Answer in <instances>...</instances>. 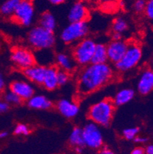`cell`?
I'll return each instance as SVG.
<instances>
[{
    "instance_id": "cell-1",
    "label": "cell",
    "mask_w": 153,
    "mask_h": 154,
    "mask_svg": "<svg viewBox=\"0 0 153 154\" xmlns=\"http://www.w3.org/2000/svg\"><path fill=\"white\" fill-rule=\"evenodd\" d=\"M113 69L108 63L91 64L84 67L77 78V92L87 95L107 85L113 78Z\"/></svg>"
},
{
    "instance_id": "cell-2",
    "label": "cell",
    "mask_w": 153,
    "mask_h": 154,
    "mask_svg": "<svg viewBox=\"0 0 153 154\" xmlns=\"http://www.w3.org/2000/svg\"><path fill=\"white\" fill-rule=\"evenodd\" d=\"M115 107L113 99H103L90 107L88 118L99 127H109L114 116Z\"/></svg>"
},
{
    "instance_id": "cell-3",
    "label": "cell",
    "mask_w": 153,
    "mask_h": 154,
    "mask_svg": "<svg viewBox=\"0 0 153 154\" xmlns=\"http://www.w3.org/2000/svg\"><path fill=\"white\" fill-rule=\"evenodd\" d=\"M28 42L31 47L36 50H47L55 44V36L54 32L38 26L29 31Z\"/></svg>"
},
{
    "instance_id": "cell-4",
    "label": "cell",
    "mask_w": 153,
    "mask_h": 154,
    "mask_svg": "<svg viewBox=\"0 0 153 154\" xmlns=\"http://www.w3.org/2000/svg\"><path fill=\"white\" fill-rule=\"evenodd\" d=\"M96 43L93 39L85 38L74 45L72 50V57L75 63L85 67L92 63Z\"/></svg>"
},
{
    "instance_id": "cell-5",
    "label": "cell",
    "mask_w": 153,
    "mask_h": 154,
    "mask_svg": "<svg viewBox=\"0 0 153 154\" xmlns=\"http://www.w3.org/2000/svg\"><path fill=\"white\" fill-rule=\"evenodd\" d=\"M89 32V26L87 21L70 22L62 30L61 38L65 44H76L87 38Z\"/></svg>"
},
{
    "instance_id": "cell-6",
    "label": "cell",
    "mask_w": 153,
    "mask_h": 154,
    "mask_svg": "<svg viewBox=\"0 0 153 154\" xmlns=\"http://www.w3.org/2000/svg\"><path fill=\"white\" fill-rule=\"evenodd\" d=\"M142 57V48L136 43H129L128 48L120 61L115 64L118 71L126 72L138 65Z\"/></svg>"
},
{
    "instance_id": "cell-7",
    "label": "cell",
    "mask_w": 153,
    "mask_h": 154,
    "mask_svg": "<svg viewBox=\"0 0 153 154\" xmlns=\"http://www.w3.org/2000/svg\"><path fill=\"white\" fill-rule=\"evenodd\" d=\"M82 129L84 146L92 150H99L103 147V136L99 126L90 121Z\"/></svg>"
},
{
    "instance_id": "cell-8",
    "label": "cell",
    "mask_w": 153,
    "mask_h": 154,
    "mask_svg": "<svg viewBox=\"0 0 153 154\" xmlns=\"http://www.w3.org/2000/svg\"><path fill=\"white\" fill-rule=\"evenodd\" d=\"M35 13V11L32 2L22 0L12 17L17 24L24 27H29L33 22Z\"/></svg>"
},
{
    "instance_id": "cell-9",
    "label": "cell",
    "mask_w": 153,
    "mask_h": 154,
    "mask_svg": "<svg viewBox=\"0 0 153 154\" xmlns=\"http://www.w3.org/2000/svg\"><path fill=\"white\" fill-rule=\"evenodd\" d=\"M10 58L15 66L22 70L32 66L36 62L35 57L32 51L24 47L15 48L12 51Z\"/></svg>"
},
{
    "instance_id": "cell-10",
    "label": "cell",
    "mask_w": 153,
    "mask_h": 154,
    "mask_svg": "<svg viewBox=\"0 0 153 154\" xmlns=\"http://www.w3.org/2000/svg\"><path fill=\"white\" fill-rule=\"evenodd\" d=\"M129 43L123 41V39L119 41H111L106 45L108 61L111 63H117L120 61L128 48Z\"/></svg>"
},
{
    "instance_id": "cell-11",
    "label": "cell",
    "mask_w": 153,
    "mask_h": 154,
    "mask_svg": "<svg viewBox=\"0 0 153 154\" xmlns=\"http://www.w3.org/2000/svg\"><path fill=\"white\" fill-rule=\"evenodd\" d=\"M11 91L22 99V100H28L35 94V88L29 82L23 80H17L11 83L9 86Z\"/></svg>"
},
{
    "instance_id": "cell-12",
    "label": "cell",
    "mask_w": 153,
    "mask_h": 154,
    "mask_svg": "<svg viewBox=\"0 0 153 154\" xmlns=\"http://www.w3.org/2000/svg\"><path fill=\"white\" fill-rule=\"evenodd\" d=\"M57 110L63 117L72 119L77 117L80 112L79 105L69 99H61L56 104Z\"/></svg>"
},
{
    "instance_id": "cell-13",
    "label": "cell",
    "mask_w": 153,
    "mask_h": 154,
    "mask_svg": "<svg viewBox=\"0 0 153 154\" xmlns=\"http://www.w3.org/2000/svg\"><path fill=\"white\" fill-rule=\"evenodd\" d=\"M67 17L70 22L87 21L89 18V10L82 1H78L71 6Z\"/></svg>"
},
{
    "instance_id": "cell-14",
    "label": "cell",
    "mask_w": 153,
    "mask_h": 154,
    "mask_svg": "<svg viewBox=\"0 0 153 154\" xmlns=\"http://www.w3.org/2000/svg\"><path fill=\"white\" fill-rule=\"evenodd\" d=\"M137 90L142 95H147L153 91V71L146 69L143 71L137 83Z\"/></svg>"
},
{
    "instance_id": "cell-15",
    "label": "cell",
    "mask_w": 153,
    "mask_h": 154,
    "mask_svg": "<svg viewBox=\"0 0 153 154\" xmlns=\"http://www.w3.org/2000/svg\"><path fill=\"white\" fill-rule=\"evenodd\" d=\"M45 71L46 67L35 64L23 70V74L31 82L42 85Z\"/></svg>"
},
{
    "instance_id": "cell-16",
    "label": "cell",
    "mask_w": 153,
    "mask_h": 154,
    "mask_svg": "<svg viewBox=\"0 0 153 154\" xmlns=\"http://www.w3.org/2000/svg\"><path fill=\"white\" fill-rule=\"evenodd\" d=\"M58 68L56 66H49L46 67L45 75H44V81L42 85L44 86L46 90L47 91H54L58 86L57 82V72H58Z\"/></svg>"
},
{
    "instance_id": "cell-17",
    "label": "cell",
    "mask_w": 153,
    "mask_h": 154,
    "mask_svg": "<svg viewBox=\"0 0 153 154\" xmlns=\"http://www.w3.org/2000/svg\"><path fill=\"white\" fill-rule=\"evenodd\" d=\"M27 101L29 107L34 110H48L52 107V102L44 95L34 94Z\"/></svg>"
},
{
    "instance_id": "cell-18",
    "label": "cell",
    "mask_w": 153,
    "mask_h": 154,
    "mask_svg": "<svg viewBox=\"0 0 153 154\" xmlns=\"http://www.w3.org/2000/svg\"><path fill=\"white\" fill-rule=\"evenodd\" d=\"M135 97V91L132 88H123L115 94L113 99L116 107H120L128 103Z\"/></svg>"
},
{
    "instance_id": "cell-19",
    "label": "cell",
    "mask_w": 153,
    "mask_h": 154,
    "mask_svg": "<svg viewBox=\"0 0 153 154\" xmlns=\"http://www.w3.org/2000/svg\"><path fill=\"white\" fill-rule=\"evenodd\" d=\"M56 63L57 67L61 70L71 72L75 68V61H74L73 57H71L67 53L61 52L56 55Z\"/></svg>"
},
{
    "instance_id": "cell-20",
    "label": "cell",
    "mask_w": 153,
    "mask_h": 154,
    "mask_svg": "<svg viewBox=\"0 0 153 154\" xmlns=\"http://www.w3.org/2000/svg\"><path fill=\"white\" fill-rule=\"evenodd\" d=\"M39 26L50 32H54L57 27V21L52 13L46 11L41 15Z\"/></svg>"
},
{
    "instance_id": "cell-21",
    "label": "cell",
    "mask_w": 153,
    "mask_h": 154,
    "mask_svg": "<svg viewBox=\"0 0 153 154\" xmlns=\"http://www.w3.org/2000/svg\"><path fill=\"white\" fill-rule=\"evenodd\" d=\"M107 61L108 57L106 45L101 43L96 44L94 53L93 55L92 63L93 64H105V63H107Z\"/></svg>"
},
{
    "instance_id": "cell-22",
    "label": "cell",
    "mask_w": 153,
    "mask_h": 154,
    "mask_svg": "<svg viewBox=\"0 0 153 154\" xmlns=\"http://www.w3.org/2000/svg\"><path fill=\"white\" fill-rule=\"evenodd\" d=\"M69 143L73 148L76 147V146L84 147L82 128L79 127H75L73 128L69 136Z\"/></svg>"
},
{
    "instance_id": "cell-23",
    "label": "cell",
    "mask_w": 153,
    "mask_h": 154,
    "mask_svg": "<svg viewBox=\"0 0 153 154\" xmlns=\"http://www.w3.org/2000/svg\"><path fill=\"white\" fill-rule=\"evenodd\" d=\"M22 0H6L0 7V13L5 16L13 15Z\"/></svg>"
},
{
    "instance_id": "cell-24",
    "label": "cell",
    "mask_w": 153,
    "mask_h": 154,
    "mask_svg": "<svg viewBox=\"0 0 153 154\" xmlns=\"http://www.w3.org/2000/svg\"><path fill=\"white\" fill-rule=\"evenodd\" d=\"M128 29V23L123 18L118 17L113 20L112 24V30L113 32L123 33Z\"/></svg>"
},
{
    "instance_id": "cell-25",
    "label": "cell",
    "mask_w": 153,
    "mask_h": 154,
    "mask_svg": "<svg viewBox=\"0 0 153 154\" xmlns=\"http://www.w3.org/2000/svg\"><path fill=\"white\" fill-rule=\"evenodd\" d=\"M4 100H5L6 103H8V104L12 105H19L21 104L22 103L23 100L19 97L17 94H15L14 92L9 91L6 92L4 95Z\"/></svg>"
},
{
    "instance_id": "cell-26",
    "label": "cell",
    "mask_w": 153,
    "mask_h": 154,
    "mask_svg": "<svg viewBox=\"0 0 153 154\" xmlns=\"http://www.w3.org/2000/svg\"><path fill=\"white\" fill-rule=\"evenodd\" d=\"M139 127H130L123 130V136L126 140H133L136 136L139 135Z\"/></svg>"
},
{
    "instance_id": "cell-27",
    "label": "cell",
    "mask_w": 153,
    "mask_h": 154,
    "mask_svg": "<svg viewBox=\"0 0 153 154\" xmlns=\"http://www.w3.org/2000/svg\"><path fill=\"white\" fill-rule=\"evenodd\" d=\"M70 73L67 71H64V70H58L57 72V82H58V86H64L67 85L69 82Z\"/></svg>"
},
{
    "instance_id": "cell-28",
    "label": "cell",
    "mask_w": 153,
    "mask_h": 154,
    "mask_svg": "<svg viewBox=\"0 0 153 154\" xmlns=\"http://www.w3.org/2000/svg\"><path fill=\"white\" fill-rule=\"evenodd\" d=\"M30 134V128L25 124H19L14 129V134L17 136H28Z\"/></svg>"
},
{
    "instance_id": "cell-29",
    "label": "cell",
    "mask_w": 153,
    "mask_h": 154,
    "mask_svg": "<svg viewBox=\"0 0 153 154\" xmlns=\"http://www.w3.org/2000/svg\"><path fill=\"white\" fill-rule=\"evenodd\" d=\"M144 13L147 19L153 21V0H146Z\"/></svg>"
},
{
    "instance_id": "cell-30",
    "label": "cell",
    "mask_w": 153,
    "mask_h": 154,
    "mask_svg": "<svg viewBox=\"0 0 153 154\" xmlns=\"http://www.w3.org/2000/svg\"><path fill=\"white\" fill-rule=\"evenodd\" d=\"M146 0H136L133 4V9L136 13H142L145 10Z\"/></svg>"
},
{
    "instance_id": "cell-31",
    "label": "cell",
    "mask_w": 153,
    "mask_h": 154,
    "mask_svg": "<svg viewBox=\"0 0 153 154\" xmlns=\"http://www.w3.org/2000/svg\"><path fill=\"white\" fill-rule=\"evenodd\" d=\"M9 109V104L5 100H0V113H3L7 112Z\"/></svg>"
},
{
    "instance_id": "cell-32",
    "label": "cell",
    "mask_w": 153,
    "mask_h": 154,
    "mask_svg": "<svg viewBox=\"0 0 153 154\" xmlns=\"http://www.w3.org/2000/svg\"><path fill=\"white\" fill-rule=\"evenodd\" d=\"M148 139L147 137H141V136H136V137H135L133 141H134L136 143H139V144H144L145 143L148 142Z\"/></svg>"
},
{
    "instance_id": "cell-33",
    "label": "cell",
    "mask_w": 153,
    "mask_h": 154,
    "mask_svg": "<svg viewBox=\"0 0 153 154\" xmlns=\"http://www.w3.org/2000/svg\"><path fill=\"white\" fill-rule=\"evenodd\" d=\"M98 154H116V152L107 146H103L100 149H99Z\"/></svg>"
},
{
    "instance_id": "cell-34",
    "label": "cell",
    "mask_w": 153,
    "mask_h": 154,
    "mask_svg": "<svg viewBox=\"0 0 153 154\" xmlns=\"http://www.w3.org/2000/svg\"><path fill=\"white\" fill-rule=\"evenodd\" d=\"M130 154H145V149L142 146H136L131 151Z\"/></svg>"
},
{
    "instance_id": "cell-35",
    "label": "cell",
    "mask_w": 153,
    "mask_h": 154,
    "mask_svg": "<svg viewBox=\"0 0 153 154\" xmlns=\"http://www.w3.org/2000/svg\"><path fill=\"white\" fill-rule=\"evenodd\" d=\"M93 2L97 4H103V5H106V4L113 3L116 1V0H91Z\"/></svg>"
},
{
    "instance_id": "cell-36",
    "label": "cell",
    "mask_w": 153,
    "mask_h": 154,
    "mask_svg": "<svg viewBox=\"0 0 153 154\" xmlns=\"http://www.w3.org/2000/svg\"><path fill=\"white\" fill-rule=\"evenodd\" d=\"M5 78H4L3 75L0 73V93L2 92L5 89Z\"/></svg>"
},
{
    "instance_id": "cell-37",
    "label": "cell",
    "mask_w": 153,
    "mask_h": 154,
    "mask_svg": "<svg viewBox=\"0 0 153 154\" xmlns=\"http://www.w3.org/2000/svg\"><path fill=\"white\" fill-rule=\"evenodd\" d=\"M112 38H113V41H119L122 39V34L118 33V32H113L112 35Z\"/></svg>"
},
{
    "instance_id": "cell-38",
    "label": "cell",
    "mask_w": 153,
    "mask_h": 154,
    "mask_svg": "<svg viewBox=\"0 0 153 154\" xmlns=\"http://www.w3.org/2000/svg\"><path fill=\"white\" fill-rule=\"evenodd\" d=\"M50 4H52L54 5H58L63 4L66 0H47Z\"/></svg>"
},
{
    "instance_id": "cell-39",
    "label": "cell",
    "mask_w": 153,
    "mask_h": 154,
    "mask_svg": "<svg viewBox=\"0 0 153 154\" xmlns=\"http://www.w3.org/2000/svg\"><path fill=\"white\" fill-rule=\"evenodd\" d=\"M145 154H153V144H149L145 148Z\"/></svg>"
},
{
    "instance_id": "cell-40",
    "label": "cell",
    "mask_w": 153,
    "mask_h": 154,
    "mask_svg": "<svg viewBox=\"0 0 153 154\" xmlns=\"http://www.w3.org/2000/svg\"><path fill=\"white\" fill-rule=\"evenodd\" d=\"M74 150L77 154H82L83 152H84V147H82V146H76V147L74 148Z\"/></svg>"
},
{
    "instance_id": "cell-41",
    "label": "cell",
    "mask_w": 153,
    "mask_h": 154,
    "mask_svg": "<svg viewBox=\"0 0 153 154\" xmlns=\"http://www.w3.org/2000/svg\"><path fill=\"white\" fill-rule=\"evenodd\" d=\"M8 137V132L6 131H1L0 132V139H5Z\"/></svg>"
},
{
    "instance_id": "cell-42",
    "label": "cell",
    "mask_w": 153,
    "mask_h": 154,
    "mask_svg": "<svg viewBox=\"0 0 153 154\" xmlns=\"http://www.w3.org/2000/svg\"><path fill=\"white\" fill-rule=\"evenodd\" d=\"M24 1H29V2H32L33 0H24Z\"/></svg>"
},
{
    "instance_id": "cell-43",
    "label": "cell",
    "mask_w": 153,
    "mask_h": 154,
    "mask_svg": "<svg viewBox=\"0 0 153 154\" xmlns=\"http://www.w3.org/2000/svg\"><path fill=\"white\" fill-rule=\"evenodd\" d=\"M152 65H153V60H152Z\"/></svg>"
}]
</instances>
